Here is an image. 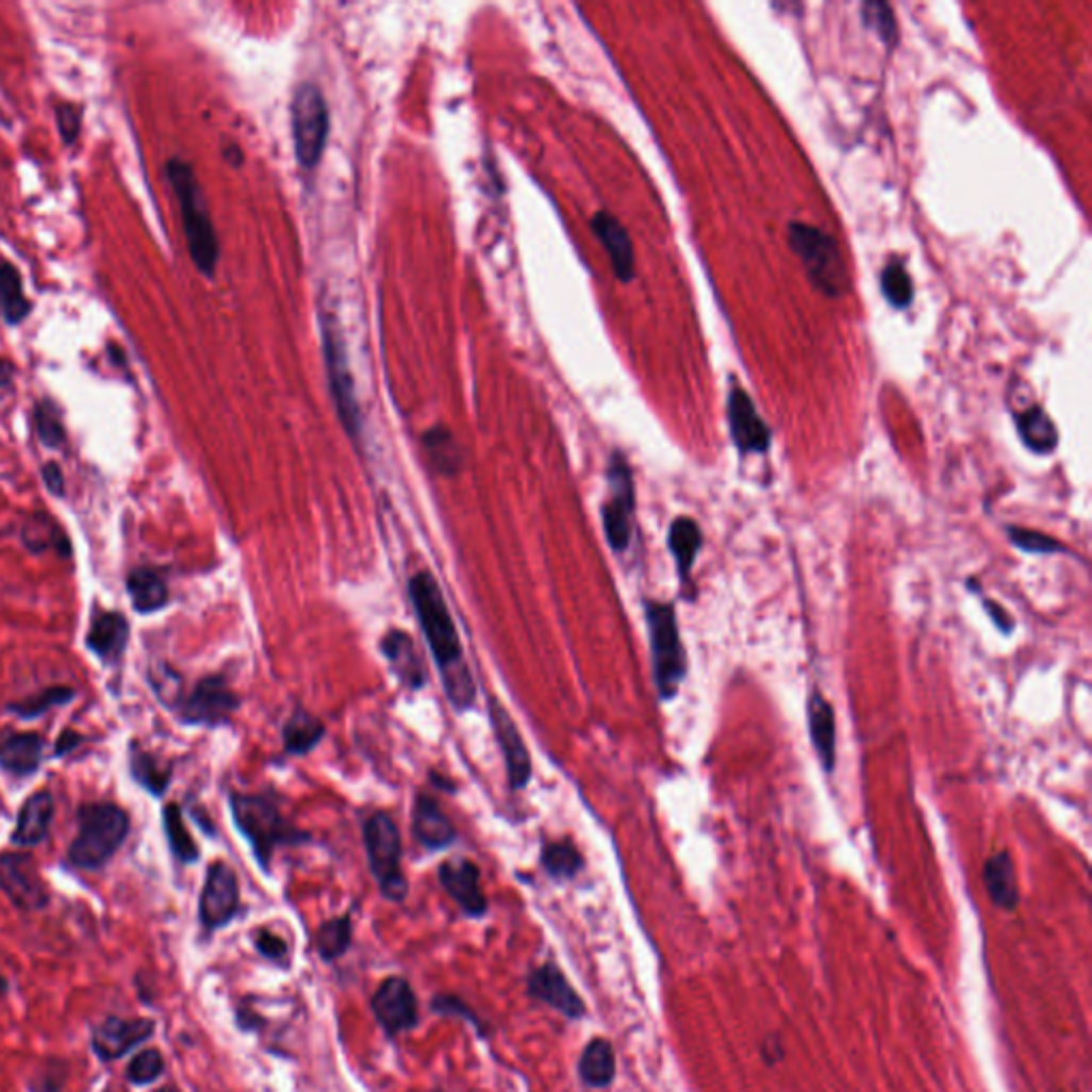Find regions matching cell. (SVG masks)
I'll return each mask as SVG.
<instances>
[{
  "label": "cell",
  "instance_id": "17",
  "mask_svg": "<svg viewBox=\"0 0 1092 1092\" xmlns=\"http://www.w3.org/2000/svg\"><path fill=\"white\" fill-rule=\"evenodd\" d=\"M437 879L444 892L459 905L467 917H482L489 900L480 888V868L467 858H450L437 866Z\"/></svg>",
  "mask_w": 1092,
  "mask_h": 1092
},
{
  "label": "cell",
  "instance_id": "36",
  "mask_svg": "<svg viewBox=\"0 0 1092 1092\" xmlns=\"http://www.w3.org/2000/svg\"><path fill=\"white\" fill-rule=\"evenodd\" d=\"M22 542L31 553H44V551H59L63 558L71 553V544L59 523L50 518L48 514H35L31 516L22 527Z\"/></svg>",
  "mask_w": 1092,
  "mask_h": 1092
},
{
  "label": "cell",
  "instance_id": "45",
  "mask_svg": "<svg viewBox=\"0 0 1092 1092\" xmlns=\"http://www.w3.org/2000/svg\"><path fill=\"white\" fill-rule=\"evenodd\" d=\"M165 1071V1060L159 1049H144L135 1054L127 1066V1077L131 1083L146 1086L159 1079Z\"/></svg>",
  "mask_w": 1092,
  "mask_h": 1092
},
{
  "label": "cell",
  "instance_id": "53",
  "mask_svg": "<svg viewBox=\"0 0 1092 1092\" xmlns=\"http://www.w3.org/2000/svg\"><path fill=\"white\" fill-rule=\"evenodd\" d=\"M80 743H82V737H80L78 732H73V730H65V732L59 737V741H56L54 756H56V758H61V756H65V754H69V751H73Z\"/></svg>",
  "mask_w": 1092,
  "mask_h": 1092
},
{
  "label": "cell",
  "instance_id": "20",
  "mask_svg": "<svg viewBox=\"0 0 1092 1092\" xmlns=\"http://www.w3.org/2000/svg\"><path fill=\"white\" fill-rule=\"evenodd\" d=\"M412 834L429 851H442L457 839V830L450 817L444 813L437 798L427 792H418L414 796Z\"/></svg>",
  "mask_w": 1092,
  "mask_h": 1092
},
{
  "label": "cell",
  "instance_id": "8",
  "mask_svg": "<svg viewBox=\"0 0 1092 1092\" xmlns=\"http://www.w3.org/2000/svg\"><path fill=\"white\" fill-rule=\"evenodd\" d=\"M320 337H322V352H325V367L327 378L331 386V397L337 410V416L346 429V433L359 442L363 431V416L357 401L354 380L348 365V354L344 346V337L340 333L337 320L333 314L320 310Z\"/></svg>",
  "mask_w": 1092,
  "mask_h": 1092
},
{
  "label": "cell",
  "instance_id": "56",
  "mask_svg": "<svg viewBox=\"0 0 1092 1092\" xmlns=\"http://www.w3.org/2000/svg\"><path fill=\"white\" fill-rule=\"evenodd\" d=\"M107 357L112 359V363H114V365H118V367H122V369H127V367H129V363H127V354H125V350H122L118 344H107Z\"/></svg>",
  "mask_w": 1092,
  "mask_h": 1092
},
{
  "label": "cell",
  "instance_id": "35",
  "mask_svg": "<svg viewBox=\"0 0 1092 1092\" xmlns=\"http://www.w3.org/2000/svg\"><path fill=\"white\" fill-rule=\"evenodd\" d=\"M540 864L546 875L556 881H570L585 868V858L570 839H562L544 843L540 851Z\"/></svg>",
  "mask_w": 1092,
  "mask_h": 1092
},
{
  "label": "cell",
  "instance_id": "34",
  "mask_svg": "<svg viewBox=\"0 0 1092 1092\" xmlns=\"http://www.w3.org/2000/svg\"><path fill=\"white\" fill-rule=\"evenodd\" d=\"M127 590H129L133 609L142 615L156 613L169 602V590H167L165 579L159 573L148 570V568L133 570L127 581Z\"/></svg>",
  "mask_w": 1092,
  "mask_h": 1092
},
{
  "label": "cell",
  "instance_id": "57",
  "mask_svg": "<svg viewBox=\"0 0 1092 1092\" xmlns=\"http://www.w3.org/2000/svg\"><path fill=\"white\" fill-rule=\"evenodd\" d=\"M237 1022H239V1026H242L244 1030H257L252 1022H257L259 1026H263V1020H261L259 1015H254L252 1011H239V1013H237Z\"/></svg>",
  "mask_w": 1092,
  "mask_h": 1092
},
{
  "label": "cell",
  "instance_id": "51",
  "mask_svg": "<svg viewBox=\"0 0 1092 1092\" xmlns=\"http://www.w3.org/2000/svg\"><path fill=\"white\" fill-rule=\"evenodd\" d=\"M42 476H44V482H46V486L50 489L52 495H56V497L65 495V474H63L59 463H54V461L46 463L44 469H42Z\"/></svg>",
  "mask_w": 1092,
  "mask_h": 1092
},
{
  "label": "cell",
  "instance_id": "54",
  "mask_svg": "<svg viewBox=\"0 0 1092 1092\" xmlns=\"http://www.w3.org/2000/svg\"><path fill=\"white\" fill-rule=\"evenodd\" d=\"M222 156H225V161L231 167H242L244 165V152H242V148L237 144H227L222 148Z\"/></svg>",
  "mask_w": 1092,
  "mask_h": 1092
},
{
  "label": "cell",
  "instance_id": "11",
  "mask_svg": "<svg viewBox=\"0 0 1092 1092\" xmlns=\"http://www.w3.org/2000/svg\"><path fill=\"white\" fill-rule=\"evenodd\" d=\"M242 698L231 690L227 677L210 675L203 677L195 690L182 698V722L188 726L218 728L231 722V715L239 709Z\"/></svg>",
  "mask_w": 1092,
  "mask_h": 1092
},
{
  "label": "cell",
  "instance_id": "1",
  "mask_svg": "<svg viewBox=\"0 0 1092 1092\" xmlns=\"http://www.w3.org/2000/svg\"><path fill=\"white\" fill-rule=\"evenodd\" d=\"M408 598L433 662L440 671V681L450 707L457 713L469 711L476 702V683L471 679L469 666L465 664L461 636L433 575L427 570L416 573L408 581Z\"/></svg>",
  "mask_w": 1092,
  "mask_h": 1092
},
{
  "label": "cell",
  "instance_id": "9",
  "mask_svg": "<svg viewBox=\"0 0 1092 1092\" xmlns=\"http://www.w3.org/2000/svg\"><path fill=\"white\" fill-rule=\"evenodd\" d=\"M609 497L602 503V527L611 551L624 556L634 537L636 486L632 467L622 450H615L607 467Z\"/></svg>",
  "mask_w": 1092,
  "mask_h": 1092
},
{
  "label": "cell",
  "instance_id": "27",
  "mask_svg": "<svg viewBox=\"0 0 1092 1092\" xmlns=\"http://www.w3.org/2000/svg\"><path fill=\"white\" fill-rule=\"evenodd\" d=\"M129 622L120 613H101L88 634H86V647L101 660V662H118L127 649L129 643Z\"/></svg>",
  "mask_w": 1092,
  "mask_h": 1092
},
{
  "label": "cell",
  "instance_id": "29",
  "mask_svg": "<svg viewBox=\"0 0 1092 1092\" xmlns=\"http://www.w3.org/2000/svg\"><path fill=\"white\" fill-rule=\"evenodd\" d=\"M327 737V726L312 711L297 707L282 728V745L286 756H308Z\"/></svg>",
  "mask_w": 1092,
  "mask_h": 1092
},
{
  "label": "cell",
  "instance_id": "5",
  "mask_svg": "<svg viewBox=\"0 0 1092 1092\" xmlns=\"http://www.w3.org/2000/svg\"><path fill=\"white\" fill-rule=\"evenodd\" d=\"M78 837L69 847V860L84 871L105 866L129 837L131 820L114 803L84 805L78 813Z\"/></svg>",
  "mask_w": 1092,
  "mask_h": 1092
},
{
  "label": "cell",
  "instance_id": "32",
  "mask_svg": "<svg viewBox=\"0 0 1092 1092\" xmlns=\"http://www.w3.org/2000/svg\"><path fill=\"white\" fill-rule=\"evenodd\" d=\"M1015 427L1022 444L1035 454H1049L1058 446V429L1043 408L1032 406L1015 416Z\"/></svg>",
  "mask_w": 1092,
  "mask_h": 1092
},
{
  "label": "cell",
  "instance_id": "6",
  "mask_svg": "<svg viewBox=\"0 0 1092 1092\" xmlns=\"http://www.w3.org/2000/svg\"><path fill=\"white\" fill-rule=\"evenodd\" d=\"M790 248L798 254L809 282L826 297H843L851 288L847 263L837 239L817 227L805 222H790Z\"/></svg>",
  "mask_w": 1092,
  "mask_h": 1092
},
{
  "label": "cell",
  "instance_id": "2",
  "mask_svg": "<svg viewBox=\"0 0 1092 1092\" xmlns=\"http://www.w3.org/2000/svg\"><path fill=\"white\" fill-rule=\"evenodd\" d=\"M229 805L237 830L250 843L252 854L265 873H269L278 847H291L310 841V834L299 830L282 813L278 796L274 794L233 792L229 796Z\"/></svg>",
  "mask_w": 1092,
  "mask_h": 1092
},
{
  "label": "cell",
  "instance_id": "37",
  "mask_svg": "<svg viewBox=\"0 0 1092 1092\" xmlns=\"http://www.w3.org/2000/svg\"><path fill=\"white\" fill-rule=\"evenodd\" d=\"M352 943V917L350 913L331 917L316 928L314 947L325 962L342 958Z\"/></svg>",
  "mask_w": 1092,
  "mask_h": 1092
},
{
  "label": "cell",
  "instance_id": "50",
  "mask_svg": "<svg viewBox=\"0 0 1092 1092\" xmlns=\"http://www.w3.org/2000/svg\"><path fill=\"white\" fill-rule=\"evenodd\" d=\"M977 596H979V600H981L983 611H986V613H988V617L992 619L994 628H996L1000 634H1005V636L1013 634V630H1015V619H1013V615H1011L1005 607H1000L996 600H988V598H983V596H981V592H979Z\"/></svg>",
  "mask_w": 1092,
  "mask_h": 1092
},
{
  "label": "cell",
  "instance_id": "12",
  "mask_svg": "<svg viewBox=\"0 0 1092 1092\" xmlns=\"http://www.w3.org/2000/svg\"><path fill=\"white\" fill-rule=\"evenodd\" d=\"M486 713H489V724H491L495 743L503 758L508 788L512 792H520L529 785L531 775H533L531 754L523 741V734H520L516 722L512 719L508 709L495 696H489Z\"/></svg>",
  "mask_w": 1092,
  "mask_h": 1092
},
{
  "label": "cell",
  "instance_id": "25",
  "mask_svg": "<svg viewBox=\"0 0 1092 1092\" xmlns=\"http://www.w3.org/2000/svg\"><path fill=\"white\" fill-rule=\"evenodd\" d=\"M983 886L994 907L1003 911H1013L1020 905V888L1015 877V864L1007 849L992 854L983 862Z\"/></svg>",
  "mask_w": 1092,
  "mask_h": 1092
},
{
  "label": "cell",
  "instance_id": "24",
  "mask_svg": "<svg viewBox=\"0 0 1092 1092\" xmlns=\"http://www.w3.org/2000/svg\"><path fill=\"white\" fill-rule=\"evenodd\" d=\"M666 542H668V551L675 560L681 585H690L694 564L705 546L702 527L692 516H677V518H673V523L668 527Z\"/></svg>",
  "mask_w": 1092,
  "mask_h": 1092
},
{
  "label": "cell",
  "instance_id": "44",
  "mask_svg": "<svg viewBox=\"0 0 1092 1092\" xmlns=\"http://www.w3.org/2000/svg\"><path fill=\"white\" fill-rule=\"evenodd\" d=\"M862 22L868 31H873L883 46H892L896 39V20L894 12L886 3H864L862 5Z\"/></svg>",
  "mask_w": 1092,
  "mask_h": 1092
},
{
  "label": "cell",
  "instance_id": "49",
  "mask_svg": "<svg viewBox=\"0 0 1092 1092\" xmlns=\"http://www.w3.org/2000/svg\"><path fill=\"white\" fill-rule=\"evenodd\" d=\"M431 1009L433 1011H440V1013H446V1015H463L465 1020H469L474 1026L480 1028L482 1032V1026H480V1020L474 1015V1011L463 1003L459 1000L457 996H450V994H440L431 1000Z\"/></svg>",
  "mask_w": 1092,
  "mask_h": 1092
},
{
  "label": "cell",
  "instance_id": "7",
  "mask_svg": "<svg viewBox=\"0 0 1092 1092\" xmlns=\"http://www.w3.org/2000/svg\"><path fill=\"white\" fill-rule=\"evenodd\" d=\"M363 845L367 851L369 871L378 883L382 898L388 903H403L410 883L401 871V834L395 820L384 811H374L363 822Z\"/></svg>",
  "mask_w": 1092,
  "mask_h": 1092
},
{
  "label": "cell",
  "instance_id": "18",
  "mask_svg": "<svg viewBox=\"0 0 1092 1092\" xmlns=\"http://www.w3.org/2000/svg\"><path fill=\"white\" fill-rule=\"evenodd\" d=\"M728 423L741 454H764L771 448V429L741 386H734L728 395Z\"/></svg>",
  "mask_w": 1092,
  "mask_h": 1092
},
{
  "label": "cell",
  "instance_id": "58",
  "mask_svg": "<svg viewBox=\"0 0 1092 1092\" xmlns=\"http://www.w3.org/2000/svg\"><path fill=\"white\" fill-rule=\"evenodd\" d=\"M431 783L437 788V790H444V792H454V783L452 781H446L442 775L437 773H431Z\"/></svg>",
  "mask_w": 1092,
  "mask_h": 1092
},
{
  "label": "cell",
  "instance_id": "46",
  "mask_svg": "<svg viewBox=\"0 0 1092 1092\" xmlns=\"http://www.w3.org/2000/svg\"><path fill=\"white\" fill-rule=\"evenodd\" d=\"M150 683L163 705H167L171 709L182 705V679L167 664H159L152 668Z\"/></svg>",
  "mask_w": 1092,
  "mask_h": 1092
},
{
  "label": "cell",
  "instance_id": "59",
  "mask_svg": "<svg viewBox=\"0 0 1092 1092\" xmlns=\"http://www.w3.org/2000/svg\"><path fill=\"white\" fill-rule=\"evenodd\" d=\"M5 992H7V979L0 975V994H5Z\"/></svg>",
  "mask_w": 1092,
  "mask_h": 1092
},
{
  "label": "cell",
  "instance_id": "16",
  "mask_svg": "<svg viewBox=\"0 0 1092 1092\" xmlns=\"http://www.w3.org/2000/svg\"><path fill=\"white\" fill-rule=\"evenodd\" d=\"M527 994L560 1011L568 1020H581L588 1013L585 1000L556 962H544L529 975Z\"/></svg>",
  "mask_w": 1092,
  "mask_h": 1092
},
{
  "label": "cell",
  "instance_id": "47",
  "mask_svg": "<svg viewBox=\"0 0 1092 1092\" xmlns=\"http://www.w3.org/2000/svg\"><path fill=\"white\" fill-rule=\"evenodd\" d=\"M56 125L67 146H73L82 133V107L73 103H56Z\"/></svg>",
  "mask_w": 1092,
  "mask_h": 1092
},
{
  "label": "cell",
  "instance_id": "38",
  "mask_svg": "<svg viewBox=\"0 0 1092 1092\" xmlns=\"http://www.w3.org/2000/svg\"><path fill=\"white\" fill-rule=\"evenodd\" d=\"M163 828H165V834H167V841H169V847H171V854L184 862V864H193L199 860V847L193 839V834L188 832L186 824H184V817H182V809L180 805L176 803H169L163 811Z\"/></svg>",
  "mask_w": 1092,
  "mask_h": 1092
},
{
  "label": "cell",
  "instance_id": "3",
  "mask_svg": "<svg viewBox=\"0 0 1092 1092\" xmlns=\"http://www.w3.org/2000/svg\"><path fill=\"white\" fill-rule=\"evenodd\" d=\"M165 176L180 203L188 254L195 267L212 278L220 261V242L197 173L191 163L176 156L165 163Z\"/></svg>",
  "mask_w": 1092,
  "mask_h": 1092
},
{
  "label": "cell",
  "instance_id": "19",
  "mask_svg": "<svg viewBox=\"0 0 1092 1092\" xmlns=\"http://www.w3.org/2000/svg\"><path fill=\"white\" fill-rule=\"evenodd\" d=\"M154 1032L152 1020H127L118 1015L105 1017L93 1032V1049L101 1060H118L150 1039Z\"/></svg>",
  "mask_w": 1092,
  "mask_h": 1092
},
{
  "label": "cell",
  "instance_id": "15",
  "mask_svg": "<svg viewBox=\"0 0 1092 1092\" xmlns=\"http://www.w3.org/2000/svg\"><path fill=\"white\" fill-rule=\"evenodd\" d=\"M371 1011L380 1028L395 1037L418 1024V1000L403 977H386L371 996Z\"/></svg>",
  "mask_w": 1092,
  "mask_h": 1092
},
{
  "label": "cell",
  "instance_id": "55",
  "mask_svg": "<svg viewBox=\"0 0 1092 1092\" xmlns=\"http://www.w3.org/2000/svg\"><path fill=\"white\" fill-rule=\"evenodd\" d=\"M16 378V365L10 359H0V388H5Z\"/></svg>",
  "mask_w": 1092,
  "mask_h": 1092
},
{
  "label": "cell",
  "instance_id": "23",
  "mask_svg": "<svg viewBox=\"0 0 1092 1092\" xmlns=\"http://www.w3.org/2000/svg\"><path fill=\"white\" fill-rule=\"evenodd\" d=\"M592 231L605 246L611 265L615 269V276L622 282H632L636 274V259H634V244L630 239L628 229L609 212H598L592 218Z\"/></svg>",
  "mask_w": 1092,
  "mask_h": 1092
},
{
  "label": "cell",
  "instance_id": "26",
  "mask_svg": "<svg viewBox=\"0 0 1092 1092\" xmlns=\"http://www.w3.org/2000/svg\"><path fill=\"white\" fill-rule=\"evenodd\" d=\"M54 817V798L50 792L33 794L20 809L12 843L18 847H35L46 841Z\"/></svg>",
  "mask_w": 1092,
  "mask_h": 1092
},
{
  "label": "cell",
  "instance_id": "22",
  "mask_svg": "<svg viewBox=\"0 0 1092 1092\" xmlns=\"http://www.w3.org/2000/svg\"><path fill=\"white\" fill-rule=\"evenodd\" d=\"M807 719L815 756L820 758L824 771L832 775L837 768V717L834 707L820 690H813L809 694Z\"/></svg>",
  "mask_w": 1092,
  "mask_h": 1092
},
{
  "label": "cell",
  "instance_id": "13",
  "mask_svg": "<svg viewBox=\"0 0 1092 1092\" xmlns=\"http://www.w3.org/2000/svg\"><path fill=\"white\" fill-rule=\"evenodd\" d=\"M239 911V881L235 871L218 860L210 864L199 898V920L205 930L225 928Z\"/></svg>",
  "mask_w": 1092,
  "mask_h": 1092
},
{
  "label": "cell",
  "instance_id": "60",
  "mask_svg": "<svg viewBox=\"0 0 1092 1092\" xmlns=\"http://www.w3.org/2000/svg\"><path fill=\"white\" fill-rule=\"evenodd\" d=\"M156 1092H178V1090L176 1088H159Z\"/></svg>",
  "mask_w": 1092,
  "mask_h": 1092
},
{
  "label": "cell",
  "instance_id": "30",
  "mask_svg": "<svg viewBox=\"0 0 1092 1092\" xmlns=\"http://www.w3.org/2000/svg\"><path fill=\"white\" fill-rule=\"evenodd\" d=\"M579 1075H581L583 1083L594 1090L609 1088L615 1081L617 1058H615V1047L609 1039L596 1037L585 1045V1049L579 1058Z\"/></svg>",
  "mask_w": 1092,
  "mask_h": 1092
},
{
  "label": "cell",
  "instance_id": "52",
  "mask_svg": "<svg viewBox=\"0 0 1092 1092\" xmlns=\"http://www.w3.org/2000/svg\"><path fill=\"white\" fill-rule=\"evenodd\" d=\"M785 1049H783V1043L779 1037H766L764 1043H762V1056L766 1060V1064H775L783 1058Z\"/></svg>",
  "mask_w": 1092,
  "mask_h": 1092
},
{
  "label": "cell",
  "instance_id": "48",
  "mask_svg": "<svg viewBox=\"0 0 1092 1092\" xmlns=\"http://www.w3.org/2000/svg\"><path fill=\"white\" fill-rule=\"evenodd\" d=\"M254 947L259 949V954L263 958H269V960H276V962H282L288 954V945L282 937L274 934L271 930H259L257 932V939H254Z\"/></svg>",
  "mask_w": 1092,
  "mask_h": 1092
},
{
  "label": "cell",
  "instance_id": "14",
  "mask_svg": "<svg viewBox=\"0 0 1092 1092\" xmlns=\"http://www.w3.org/2000/svg\"><path fill=\"white\" fill-rule=\"evenodd\" d=\"M0 890L24 911H37L50 903V890L35 860L27 854H0Z\"/></svg>",
  "mask_w": 1092,
  "mask_h": 1092
},
{
  "label": "cell",
  "instance_id": "21",
  "mask_svg": "<svg viewBox=\"0 0 1092 1092\" xmlns=\"http://www.w3.org/2000/svg\"><path fill=\"white\" fill-rule=\"evenodd\" d=\"M380 651L384 660L388 662L391 671L395 673L397 681L410 690L420 692L427 685V671L420 660V653L416 651L414 639L403 630H388L380 639Z\"/></svg>",
  "mask_w": 1092,
  "mask_h": 1092
},
{
  "label": "cell",
  "instance_id": "42",
  "mask_svg": "<svg viewBox=\"0 0 1092 1092\" xmlns=\"http://www.w3.org/2000/svg\"><path fill=\"white\" fill-rule=\"evenodd\" d=\"M35 431L42 444L48 448H61L67 442L61 412L50 399H44L35 406Z\"/></svg>",
  "mask_w": 1092,
  "mask_h": 1092
},
{
  "label": "cell",
  "instance_id": "33",
  "mask_svg": "<svg viewBox=\"0 0 1092 1092\" xmlns=\"http://www.w3.org/2000/svg\"><path fill=\"white\" fill-rule=\"evenodd\" d=\"M420 440H423L427 459L431 461V465L435 467L437 474L454 476L461 471V467L465 463V454L450 429H446L442 425L431 427L423 433Z\"/></svg>",
  "mask_w": 1092,
  "mask_h": 1092
},
{
  "label": "cell",
  "instance_id": "43",
  "mask_svg": "<svg viewBox=\"0 0 1092 1092\" xmlns=\"http://www.w3.org/2000/svg\"><path fill=\"white\" fill-rule=\"evenodd\" d=\"M73 698H76V692L71 688H50V690L42 692L39 696L10 705V711L22 719H35V717H42L52 707H63V705L71 702Z\"/></svg>",
  "mask_w": 1092,
  "mask_h": 1092
},
{
  "label": "cell",
  "instance_id": "10",
  "mask_svg": "<svg viewBox=\"0 0 1092 1092\" xmlns=\"http://www.w3.org/2000/svg\"><path fill=\"white\" fill-rule=\"evenodd\" d=\"M295 154L305 171L318 167L329 137V107L318 86L303 84L295 90L291 105Z\"/></svg>",
  "mask_w": 1092,
  "mask_h": 1092
},
{
  "label": "cell",
  "instance_id": "39",
  "mask_svg": "<svg viewBox=\"0 0 1092 1092\" xmlns=\"http://www.w3.org/2000/svg\"><path fill=\"white\" fill-rule=\"evenodd\" d=\"M1005 533H1007V540L1015 546V549H1020L1024 553H1030V556L1066 553V556H1071V551L1066 549V546L1060 540L1052 537L1049 533H1043V531H1037V529H1028V527H1020V525H1007Z\"/></svg>",
  "mask_w": 1092,
  "mask_h": 1092
},
{
  "label": "cell",
  "instance_id": "41",
  "mask_svg": "<svg viewBox=\"0 0 1092 1092\" xmlns=\"http://www.w3.org/2000/svg\"><path fill=\"white\" fill-rule=\"evenodd\" d=\"M883 297L898 310H905L913 301V280L903 263L892 261L881 274Z\"/></svg>",
  "mask_w": 1092,
  "mask_h": 1092
},
{
  "label": "cell",
  "instance_id": "4",
  "mask_svg": "<svg viewBox=\"0 0 1092 1092\" xmlns=\"http://www.w3.org/2000/svg\"><path fill=\"white\" fill-rule=\"evenodd\" d=\"M645 622L651 649V671L658 696L662 702H671L679 696V690L690 673L688 651L681 639L677 609L673 602L645 598Z\"/></svg>",
  "mask_w": 1092,
  "mask_h": 1092
},
{
  "label": "cell",
  "instance_id": "61",
  "mask_svg": "<svg viewBox=\"0 0 1092 1092\" xmlns=\"http://www.w3.org/2000/svg\"><path fill=\"white\" fill-rule=\"evenodd\" d=\"M435 1092H442V1090H435Z\"/></svg>",
  "mask_w": 1092,
  "mask_h": 1092
},
{
  "label": "cell",
  "instance_id": "31",
  "mask_svg": "<svg viewBox=\"0 0 1092 1092\" xmlns=\"http://www.w3.org/2000/svg\"><path fill=\"white\" fill-rule=\"evenodd\" d=\"M33 312V303L24 293L22 276L14 263L0 257V314L12 327L22 325Z\"/></svg>",
  "mask_w": 1092,
  "mask_h": 1092
},
{
  "label": "cell",
  "instance_id": "40",
  "mask_svg": "<svg viewBox=\"0 0 1092 1092\" xmlns=\"http://www.w3.org/2000/svg\"><path fill=\"white\" fill-rule=\"evenodd\" d=\"M131 775L133 779L146 788L152 796H163L171 783V771L161 766L159 760L150 754L133 749L131 756Z\"/></svg>",
  "mask_w": 1092,
  "mask_h": 1092
},
{
  "label": "cell",
  "instance_id": "28",
  "mask_svg": "<svg viewBox=\"0 0 1092 1092\" xmlns=\"http://www.w3.org/2000/svg\"><path fill=\"white\" fill-rule=\"evenodd\" d=\"M44 739L35 732H18L0 739V768L16 777H29L42 766Z\"/></svg>",
  "mask_w": 1092,
  "mask_h": 1092
}]
</instances>
